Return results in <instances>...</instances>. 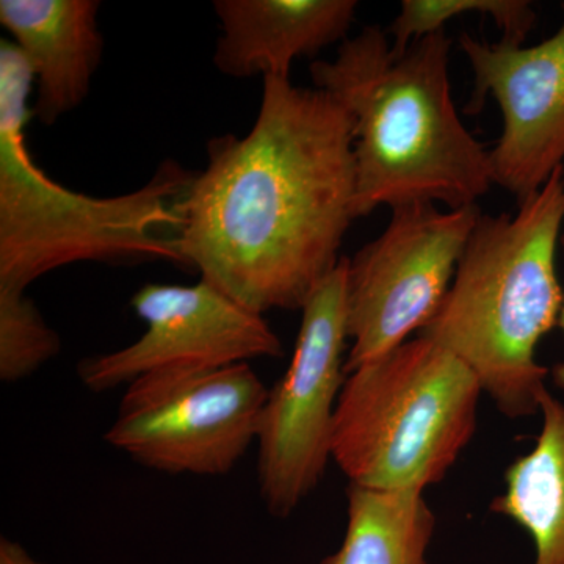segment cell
I'll return each mask as SVG.
<instances>
[{"label": "cell", "instance_id": "cell-4", "mask_svg": "<svg viewBox=\"0 0 564 564\" xmlns=\"http://www.w3.org/2000/svg\"><path fill=\"white\" fill-rule=\"evenodd\" d=\"M35 74L13 41L0 43V288L77 262L181 265L174 202L193 172L165 161L139 191L109 198L74 192L36 165L25 143Z\"/></svg>", "mask_w": 564, "mask_h": 564}, {"label": "cell", "instance_id": "cell-12", "mask_svg": "<svg viewBox=\"0 0 564 564\" xmlns=\"http://www.w3.org/2000/svg\"><path fill=\"white\" fill-rule=\"evenodd\" d=\"M98 0H0V24L35 74L33 117L52 126L90 93L101 63Z\"/></svg>", "mask_w": 564, "mask_h": 564}, {"label": "cell", "instance_id": "cell-8", "mask_svg": "<svg viewBox=\"0 0 564 564\" xmlns=\"http://www.w3.org/2000/svg\"><path fill=\"white\" fill-rule=\"evenodd\" d=\"M347 265L304 304L295 350L269 389L259 421V491L270 514L288 518L321 484L332 458L334 414L345 378Z\"/></svg>", "mask_w": 564, "mask_h": 564}, {"label": "cell", "instance_id": "cell-3", "mask_svg": "<svg viewBox=\"0 0 564 564\" xmlns=\"http://www.w3.org/2000/svg\"><path fill=\"white\" fill-rule=\"evenodd\" d=\"M564 223V166L516 215H480L451 289L419 336L466 364L505 415L540 410L549 369L536 347L558 325L564 292L556 248Z\"/></svg>", "mask_w": 564, "mask_h": 564}, {"label": "cell", "instance_id": "cell-5", "mask_svg": "<svg viewBox=\"0 0 564 564\" xmlns=\"http://www.w3.org/2000/svg\"><path fill=\"white\" fill-rule=\"evenodd\" d=\"M481 392L466 364L417 336L347 375L332 458L350 485L423 492L473 440Z\"/></svg>", "mask_w": 564, "mask_h": 564}, {"label": "cell", "instance_id": "cell-14", "mask_svg": "<svg viewBox=\"0 0 564 564\" xmlns=\"http://www.w3.org/2000/svg\"><path fill=\"white\" fill-rule=\"evenodd\" d=\"M347 532L321 564H426L436 518L423 492L347 489Z\"/></svg>", "mask_w": 564, "mask_h": 564}, {"label": "cell", "instance_id": "cell-2", "mask_svg": "<svg viewBox=\"0 0 564 564\" xmlns=\"http://www.w3.org/2000/svg\"><path fill=\"white\" fill-rule=\"evenodd\" d=\"M452 41L445 31L393 54L377 25L340 43L333 62L311 65L315 88L350 115L356 217L380 206H475L491 188L486 151L463 124L452 98Z\"/></svg>", "mask_w": 564, "mask_h": 564}, {"label": "cell", "instance_id": "cell-15", "mask_svg": "<svg viewBox=\"0 0 564 564\" xmlns=\"http://www.w3.org/2000/svg\"><path fill=\"white\" fill-rule=\"evenodd\" d=\"M491 17L502 31V40L522 46L536 22L529 0H403L391 33L393 54H403L415 40L444 31L445 22L463 14Z\"/></svg>", "mask_w": 564, "mask_h": 564}, {"label": "cell", "instance_id": "cell-10", "mask_svg": "<svg viewBox=\"0 0 564 564\" xmlns=\"http://www.w3.org/2000/svg\"><path fill=\"white\" fill-rule=\"evenodd\" d=\"M474 70V90L464 113L484 110L492 95L503 113V132L489 151L494 184L519 203L540 192L564 161V21L532 47L489 44L459 36Z\"/></svg>", "mask_w": 564, "mask_h": 564}, {"label": "cell", "instance_id": "cell-18", "mask_svg": "<svg viewBox=\"0 0 564 564\" xmlns=\"http://www.w3.org/2000/svg\"><path fill=\"white\" fill-rule=\"evenodd\" d=\"M562 247L564 252V234L562 236ZM558 326L563 329L564 333V299H563V306H562V313H560L558 318ZM552 380H554V384L556 388L563 389L564 391V362L556 364L554 369H552Z\"/></svg>", "mask_w": 564, "mask_h": 564}, {"label": "cell", "instance_id": "cell-11", "mask_svg": "<svg viewBox=\"0 0 564 564\" xmlns=\"http://www.w3.org/2000/svg\"><path fill=\"white\" fill-rule=\"evenodd\" d=\"M214 63L221 74L289 79L293 61L347 40L356 0H217Z\"/></svg>", "mask_w": 564, "mask_h": 564}, {"label": "cell", "instance_id": "cell-1", "mask_svg": "<svg viewBox=\"0 0 564 564\" xmlns=\"http://www.w3.org/2000/svg\"><path fill=\"white\" fill-rule=\"evenodd\" d=\"M350 115L329 93L263 77L258 118L207 143L180 198L181 267L248 310H303L356 220Z\"/></svg>", "mask_w": 564, "mask_h": 564}, {"label": "cell", "instance_id": "cell-9", "mask_svg": "<svg viewBox=\"0 0 564 564\" xmlns=\"http://www.w3.org/2000/svg\"><path fill=\"white\" fill-rule=\"evenodd\" d=\"M131 306L147 325L140 339L77 367L82 384L93 392L128 386L148 373L225 369L284 352L262 314L207 281L151 282L133 293Z\"/></svg>", "mask_w": 564, "mask_h": 564}, {"label": "cell", "instance_id": "cell-6", "mask_svg": "<svg viewBox=\"0 0 564 564\" xmlns=\"http://www.w3.org/2000/svg\"><path fill=\"white\" fill-rule=\"evenodd\" d=\"M267 395L250 364L143 375L126 388L106 441L148 469L220 477L258 440Z\"/></svg>", "mask_w": 564, "mask_h": 564}, {"label": "cell", "instance_id": "cell-13", "mask_svg": "<svg viewBox=\"0 0 564 564\" xmlns=\"http://www.w3.org/2000/svg\"><path fill=\"white\" fill-rule=\"evenodd\" d=\"M540 411L536 445L508 467L507 489L492 500L491 511L529 532L534 564H564V404L545 389Z\"/></svg>", "mask_w": 564, "mask_h": 564}, {"label": "cell", "instance_id": "cell-7", "mask_svg": "<svg viewBox=\"0 0 564 564\" xmlns=\"http://www.w3.org/2000/svg\"><path fill=\"white\" fill-rule=\"evenodd\" d=\"M480 215L477 206L403 204L383 234L348 259L345 373L378 361L432 322Z\"/></svg>", "mask_w": 564, "mask_h": 564}, {"label": "cell", "instance_id": "cell-17", "mask_svg": "<svg viewBox=\"0 0 564 564\" xmlns=\"http://www.w3.org/2000/svg\"><path fill=\"white\" fill-rule=\"evenodd\" d=\"M0 564H43L36 562L22 545L2 538L0 540Z\"/></svg>", "mask_w": 564, "mask_h": 564}, {"label": "cell", "instance_id": "cell-16", "mask_svg": "<svg viewBox=\"0 0 564 564\" xmlns=\"http://www.w3.org/2000/svg\"><path fill=\"white\" fill-rule=\"evenodd\" d=\"M62 340L20 289L0 288V380L17 383L61 352Z\"/></svg>", "mask_w": 564, "mask_h": 564}]
</instances>
